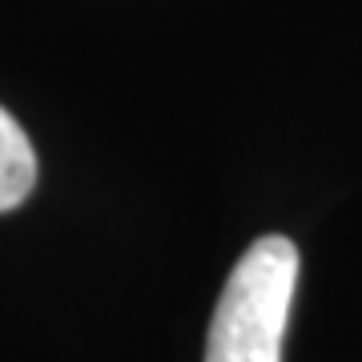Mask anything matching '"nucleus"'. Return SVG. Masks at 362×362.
Here are the masks:
<instances>
[{"label":"nucleus","mask_w":362,"mask_h":362,"mask_svg":"<svg viewBox=\"0 0 362 362\" xmlns=\"http://www.w3.org/2000/svg\"><path fill=\"white\" fill-rule=\"evenodd\" d=\"M298 286V246L258 238L238 258L209 322L206 362H282V338Z\"/></svg>","instance_id":"f257e3e1"},{"label":"nucleus","mask_w":362,"mask_h":362,"mask_svg":"<svg viewBox=\"0 0 362 362\" xmlns=\"http://www.w3.org/2000/svg\"><path fill=\"white\" fill-rule=\"evenodd\" d=\"M37 185V153L8 109H0V214L16 209Z\"/></svg>","instance_id":"f03ea898"}]
</instances>
